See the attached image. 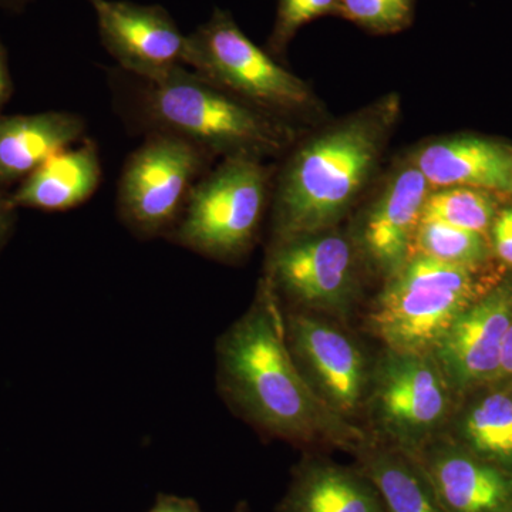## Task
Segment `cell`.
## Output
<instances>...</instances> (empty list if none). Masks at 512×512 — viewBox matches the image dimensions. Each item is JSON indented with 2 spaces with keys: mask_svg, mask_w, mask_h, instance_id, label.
<instances>
[{
  "mask_svg": "<svg viewBox=\"0 0 512 512\" xmlns=\"http://www.w3.org/2000/svg\"><path fill=\"white\" fill-rule=\"evenodd\" d=\"M215 365L222 399L266 439L303 453L350 456L370 441L362 426L333 413L303 379L286 343L284 306L264 276L247 312L218 338Z\"/></svg>",
  "mask_w": 512,
  "mask_h": 512,
  "instance_id": "6da1fadb",
  "label": "cell"
},
{
  "mask_svg": "<svg viewBox=\"0 0 512 512\" xmlns=\"http://www.w3.org/2000/svg\"><path fill=\"white\" fill-rule=\"evenodd\" d=\"M396 93L293 144L271 195V242L338 228L372 183L400 117Z\"/></svg>",
  "mask_w": 512,
  "mask_h": 512,
  "instance_id": "7a4b0ae2",
  "label": "cell"
},
{
  "mask_svg": "<svg viewBox=\"0 0 512 512\" xmlns=\"http://www.w3.org/2000/svg\"><path fill=\"white\" fill-rule=\"evenodd\" d=\"M134 116L148 133L171 134L212 157L284 156L298 128L239 100L180 66L157 82L137 79Z\"/></svg>",
  "mask_w": 512,
  "mask_h": 512,
  "instance_id": "3957f363",
  "label": "cell"
},
{
  "mask_svg": "<svg viewBox=\"0 0 512 512\" xmlns=\"http://www.w3.org/2000/svg\"><path fill=\"white\" fill-rule=\"evenodd\" d=\"M503 276L493 265L466 268L413 254L383 281L367 305L363 328L383 349L431 355L451 323Z\"/></svg>",
  "mask_w": 512,
  "mask_h": 512,
  "instance_id": "277c9868",
  "label": "cell"
},
{
  "mask_svg": "<svg viewBox=\"0 0 512 512\" xmlns=\"http://www.w3.org/2000/svg\"><path fill=\"white\" fill-rule=\"evenodd\" d=\"M185 66L288 123L318 116V99L309 84L255 45L228 10L215 8L207 22L187 35Z\"/></svg>",
  "mask_w": 512,
  "mask_h": 512,
  "instance_id": "5b68a950",
  "label": "cell"
},
{
  "mask_svg": "<svg viewBox=\"0 0 512 512\" xmlns=\"http://www.w3.org/2000/svg\"><path fill=\"white\" fill-rule=\"evenodd\" d=\"M274 185L264 161L224 158L195 185L168 241L232 264L254 249Z\"/></svg>",
  "mask_w": 512,
  "mask_h": 512,
  "instance_id": "8992f818",
  "label": "cell"
},
{
  "mask_svg": "<svg viewBox=\"0 0 512 512\" xmlns=\"http://www.w3.org/2000/svg\"><path fill=\"white\" fill-rule=\"evenodd\" d=\"M458 399L433 355L383 349L375 357L362 426L413 454L446 433Z\"/></svg>",
  "mask_w": 512,
  "mask_h": 512,
  "instance_id": "52a82bcc",
  "label": "cell"
},
{
  "mask_svg": "<svg viewBox=\"0 0 512 512\" xmlns=\"http://www.w3.org/2000/svg\"><path fill=\"white\" fill-rule=\"evenodd\" d=\"M365 271L348 229L338 227L269 242L264 278L285 309L350 325Z\"/></svg>",
  "mask_w": 512,
  "mask_h": 512,
  "instance_id": "ba28073f",
  "label": "cell"
},
{
  "mask_svg": "<svg viewBox=\"0 0 512 512\" xmlns=\"http://www.w3.org/2000/svg\"><path fill=\"white\" fill-rule=\"evenodd\" d=\"M212 158L183 138L148 133L127 158L117 190V212L128 231L140 239L168 238Z\"/></svg>",
  "mask_w": 512,
  "mask_h": 512,
  "instance_id": "9c48e42d",
  "label": "cell"
},
{
  "mask_svg": "<svg viewBox=\"0 0 512 512\" xmlns=\"http://www.w3.org/2000/svg\"><path fill=\"white\" fill-rule=\"evenodd\" d=\"M284 320L289 352L312 392L343 420L362 426L375 357L338 320L285 308Z\"/></svg>",
  "mask_w": 512,
  "mask_h": 512,
  "instance_id": "30bf717a",
  "label": "cell"
},
{
  "mask_svg": "<svg viewBox=\"0 0 512 512\" xmlns=\"http://www.w3.org/2000/svg\"><path fill=\"white\" fill-rule=\"evenodd\" d=\"M431 187L409 157L393 165L357 212L349 237L366 272L386 281L412 258Z\"/></svg>",
  "mask_w": 512,
  "mask_h": 512,
  "instance_id": "8fae6325",
  "label": "cell"
},
{
  "mask_svg": "<svg viewBox=\"0 0 512 512\" xmlns=\"http://www.w3.org/2000/svg\"><path fill=\"white\" fill-rule=\"evenodd\" d=\"M512 322V275H504L446 330L431 355L457 399L497 383L504 338Z\"/></svg>",
  "mask_w": 512,
  "mask_h": 512,
  "instance_id": "7c38bea8",
  "label": "cell"
},
{
  "mask_svg": "<svg viewBox=\"0 0 512 512\" xmlns=\"http://www.w3.org/2000/svg\"><path fill=\"white\" fill-rule=\"evenodd\" d=\"M96 13L101 45L134 79L157 82L185 66L187 35L160 5L87 0Z\"/></svg>",
  "mask_w": 512,
  "mask_h": 512,
  "instance_id": "4fadbf2b",
  "label": "cell"
},
{
  "mask_svg": "<svg viewBox=\"0 0 512 512\" xmlns=\"http://www.w3.org/2000/svg\"><path fill=\"white\" fill-rule=\"evenodd\" d=\"M447 512H508L512 473L481 460L447 434L410 454Z\"/></svg>",
  "mask_w": 512,
  "mask_h": 512,
  "instance_id": "5bb4252c",
  "label": "cell"
},
{
  "mask_svg": "<svg viewBox=\"0 0 512 512\" xmlns=\"http://www.w3.org/2000/svg\"><path fill=\"white\" fill-rule=\"evenodd\" d=\"M431 190L471 187L512 194V148L478 136L434 138L407 156Z\"/></svg>",
  "mask_w": 512,
  "mask_h": 512,
  "instance_id": "9a60e30c",
  "label": "cell"
},
{
  "mask_svg": "<svg viewBox=\"0 0 512 512\" xmlns=\"http://www.w3.org/2000/svg\"><path fill=\"white\" fill-rule=\"evenodd\" d=\"M276 512H386L375 485L356 464L336 463L325 453H305Z\"/></svg>",
  "mask_w": 512,
  "mask_h": 512,
  "instance_id": "2e32d148",
  "label": "cell"
},
{
  "mask_svg": "<svg viewBox=\"0 0 512 512\" xmlns=\"http://www.w3.org/2000/svg\"><path fill=\"white\" fill-rule=\"evenodd\" d=\"M86 123L70 111L0 114V188L22 183L50 157L84 140Z\"/></svg>",
  "mask_w": 512,
  "mask_h": 512,
  "instance_id": "e0dca14e",
  "label": "cell"
},
{
  "mask_svg": "<svg viewBox=\"0 0 512 512\" xmlns=\"http://www.w3.org/2000/svg\"><path fill=\"white\" fill-rule=\"evenodd\" d=\"M103 177L99 148L90 138L50 157L10 191L16 208L63 212L93 197Z\"/></svg>",
  "mask_w": 512,
  "mask_h": 512,
  "instance_id": "ac0fdd59",
  "label": "cell"
},
{
  "mask_svg": "<svg viewBox=\"0 0 512 512\" xmlns=\"http://www.w3.org/2000/svg\"><path fill=\"white\" fill-rule=\"evenodd\" d=\"M471 454L512 473V397L503 383L458 400L446 433Z\"/></svg>",
  "mask_w": 512,
  "mask_h": 512,
  "instance_id": "d6986e66",
  "label": "cell"
},
{
  "mask_svg": "<svg viewBox=\"0 0 512 512\" xmlns=\"http://www.w3.org/2000/svg\"><path fill=\"white\" fill-rule=\"evenodd\" d=\"M355 464L375 485L386 512H447L413 456L370 437Z\"/></svg>",
  "mask_w": 512,
  "mask_h": 512,
  "instance_id": "ffe728a7",
  "label": "cell"
},
{
  "mask_svg": "<svg viewBox=\"0 0 512 512\" xmlns=\"http://www.w3.org/2000/svg\"><path fill=\"white\" fill-rule=\"evenodd\" d=\"M413 254L466 268H487L495 259L490 239L484 235L431 220L420 221L414 235Z\"/></svg>",
  "mask_w": 512,
  "mask_h": 512,
  "instance_id": "44dd1931",
  "label": "cell"
},
{
  "mask_svg": "<svg viewBox=\"0 0 512 512\" xmlns=\"http://www.w3.org/2000/svg\"><path fill=\"white\" fill-rule=\"evenodd\" d=\"M497 214V201L491 191L446 187L430 191L424 202L421 220L444 222L451 227L478 232L490 239Z\"/></svg>",
  "mask_w": 512,
  "mask_h": 512,
  "instance_id": "7402d4cb",
  "label": "cell"
},
{
  "mask_svg": "<svg viewBox=\"0 0 512 512\" xmlns=\"http://www.w3.org/2000/svg\"><path fill=\"white\" fill-rule=\"evenodd\" d=\"M416 0H339L336 16L372 35H396L412 26Z\"/></svg>",
  "mask_w": 512,
  "mask_h": 512,
  "instance_id": "603a6c76",
  "label": "cell"
},
{
  "mask_svg": "<svg viewBox=\"0 0 512 512\" xmlns=\"http://www.w3.org/2000/svg\"><path fill=\"white\" fill-rule=\"evenodd\" d=\"M339 0H278L274 28L266 42V52L282 57L296 33L323 16L338 13Z\"/></svg>",
  "mask_w": 512,
  "mask_h": 512,
  "instance_id": "cb8c5ba5",
  "label": "cell"
},
{
  "mask_svg": "<svg viewBox=\"0 0 512 512\" xmlns=\"http://www.w3.org/2000/svg\"><path fill=\"white\" fill-rule=\"evenodd\" d=\"M490 242L495 259L512 268V207L498 211L491 228Z\"/></svg>",
  "mask_w": 512,
  "mask_h": 512,
  "instance_id": "d4e9b609",
  "label": "cell"
},
{
  "mask_svg": "<svg viewBox=\"0 0 512 512\" xmlns=\"http://www.w3.org/2000/svg\"><path fill=\"white\" fill-rule=\"evenodd\" d=\"M148 512H202L200 504L191 497L174 494H157L153 507ZM234 512H249L247 504H239Z\"/></svg>",
  "mask_w": 512,
  "mask_h": 512,
  "instance_id": "484cf974",
  "label": "cell"
},
{
  "mask_svg": "<svg viewBox=\"0 0 512 512\" xmlns=\"http://www.w3.org/2000/svg\"><path fill=\"white\" fill-rule=\"evenodd\" d=\"M16 212H18V208L12 204L10 192L0 188V252L12 237L16 224Z\"/></svg>",
  "mask_w": 512,
  "mask_h": 512,
  "instance_id": "4316f807",
  "label": "cell"
},
{
  "mask_svg": "<svg viewBox=\"0 0 512 512\" xmlns=\"http://www.w3.org/2000/svg\"><path fill=\"white\" fill-rule=\"evenodd\" d=\"M13 94V79L10 73L9 56L6 47L0 39V114L9 103Z\"/></svg>",
  "mask_w": 512,
  "mask_h": 512,
  "instance_id": "83f0119b",
  "label": "cell"
},
{
  "mask_svg": "<svg viewBox=\"0 0 512 512\" xmlns=\"http://www.w3.org/2000/svg\"><path fill=\"white\" fill-rule=\"evenodd\" d=\"M512 382V322L504 338L503 352H501L500 372L497 383Z\"/></svg>",
  "mask_w": 512,
  "mask_h": 512,
  "instance_id": "f1b7e54d",
  "label": "cell"
},
{
  "mask_svg": "<svg viewBox=\"0 0 512 512\" xmlns=\"http://www.w3.org/2000/svg\"><path fill=\"white\" fill-rule=\"evenodd\" d=\"M32 2L35 0H0V8L10 10V12H22Z\"/></svg>",
  "mask_w": 512,
  "mask_h": 512,
  "instance_id": "f546056e",
  "label": "cell"
},
{
  "mask_svg": "<svg viewBox=\"0 0 512 512\" xmlns=\"http://www.w3.org/2000/svg\"><path fill=\"white\" fill-rule=\"evenodd\" d=\"M503 384H505V386H507L508 392H510L511 397H512V382L511 383H503Z\"/></svg>",
  "mask_w": 512,
  "mask_h": 512,
  "instance_id": "4dcf8cb0",
  "label": "cell"
},
{
  "mask_svg": "<svg viewBox=\"0 0 512 512\" xmlns=\"http://www.w3.org/2000/svg\"><path fill=\"white\" fill-rule=\"evenodd\" d=\"M508 512H512V507L510 508V510H508Z\"/></svg>",
  "mask_w": 512,
  "mask_h": 512,
  "instance_id": "1f68e13d",
  "label": "cell"
}]
</instances>
